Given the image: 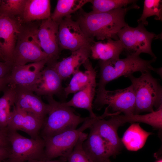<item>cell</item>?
I'll return each instance as SVG.
<instances>
[{
    "label": "cell",
    "mask_w": 162,
    "mask_h": 162,
    "mask_svg": "<svg viewBox=\"0 0 162 162\" xmlns=\"http://www.w3.org/2000/svg\"><path fill=\"white\" fill-rule=\"evenodd\" d=\"M40 23L38 21L22 22L13 52V66L48 61V56L40 48L37 37Z\"/></svg>",
    "instance_id": "277c9868"
},
{
    "label": "cell",
    "mask_w": 162,
    "mask_h": 162,
    "mask_svg": "<svg viewBox=\"0 0 162 162\" xmlns=\"http://www.w3.org/2000/svg\"><path fill=\"white\" fill-rule=\"evenodd\" d=\"M90 0H58L50 18L59 23L64 18L70 16L82 8Z\"/></svg>",
    "instance_id": "484cf974"
},
{
    "label": "cell",
    "mask_w": 162,
    "mask_h": 162,
    "mask_svg": "<svg viewBox=\"0 0 162 162\" xmlns=\"http://www.w3.org/2000/svg\"><path fill=\"white\" fill-rule=\"evenodd\" d=\"M111 117L114 125L118 128L126 123L137 122L145 123L160 130L162 128V105L156 110L144 115L118 114Z\"/></svg>",
    "instance_id": "7402d4cb"
},
{
    "label": "cell",
    "mask_w": 162,
    "mask_h": 162,
    "mask_svg": "<svg viewBox=\"0 0 162 162\" xmlns=\"http://www.w3.org/2000/svg\"><path fill=\"white\" fill-rule=\"evenodd\" d=\"M27 162H66V160L65 158L61 157L60 159L57 160H32Z\"/></svg>",
    "instance_id": "d590c367"
},
{
    "label": "cell",
    "mask_w": 162,
    "mask_h": 162,
    "mask_svg": "<svg viewBox=\"0 0 162 162\" xmlns=\"http://www.w3.org/2000/svg\"><path fill=\"white\" fill-rule=\"evenodd\" d=\"M34 114L16 107L11 111L6 131H22L31 138L37 139L41 137L39 134L44 122Z\"/></svg>",
    "instance_id": "4fadbf2b"
},
{
    "label": "cell",
    "mask_w": 162,
    "mask_h": 162,
    "mask_svg": "<svg viewBox=\"0 0 162 162\" xmlns=\"http://www.w3.org/2000/svg\"><path fill=\"white\" fill-rule=\"evenodd\" d=\"M105 162H112L111 161L110 159H108L106 160Z\"/></svg>",
    "instance_id": "f35d334b"
},
{
    "label": "cell",
    "mask_w": 162,
    "mask_h": 162,
    "mask_svg": "<svg viewBox=\"0 0 162 162\" xmlns=\"http://www.w3.org/2000/svg\"><path fill=\"white\" fill-rule=\"evenodd\" d=\"M2 0H0V7L1 5V2H2Z\"/></svg>",
    "instance_id": "ab89813d"
},
{
    "label": "cell",
    "mask_w": 162,
    "mask_h": 162,
    "mask_svg": "<svg viewBox=\"0 0 162 162\" xmlns=\"http://www.w3.org/2000/svg\"><path fill=\"white\" fill-rule=\"evenodd\" d=\"M88 134L83 132L71 152L65 158L66 162H94L83 150L82 145Z\"/></svg>",
    "instance_id": "4dcf8cb0"
},
{
    "label": "cell",
    "mask_w": 162,
    "mask_h": 162,
    "mask_svg": "<svg viewBox=\"0 0 162 162\" xmlns=\"http://www.w3.org/2000/svg\"><path fill=\"white\" fill-rule=\"evenodd\" d=\"M152 134L143 129L139 123H133L124 133L121 140L128 150L136 151L142 148Z\"/></svg>",
    "instance_id": "cb8c5ba5"
},
{
    "label": "cell",
    "mask_w": 162,
    "mask_h": 162,
    "mask_svg": "<svg viewBox=\"0 0 162 162\" xmlns=\"http://www.w3.org/2000/svg\"><path fill=\"white\" fill-rule=\"evenodd\" d=\"M26 0H2L0 15L11 18H20L22 15Z\"/></svg>",
    "instance_id": "83f0119b"
},
{
    "label": "cell",
    "mask_w": 162,
    "mask_h": 162,
    "mask_svg": "<svg viewBox=\"0 0 162 162\" xmlns=\"http://www.w3.org/2000/svg\"><path fill=\"white\" fill-rule=\"evenodd\" d=\"M96 71L92 69L88 83L83 89L74 94L69 101L62 102L65 106L86 110L89 112V117H96L92 109L93 102L96 92Z\"/></svg>",
    "instance_id": "ffe728a7"
},
{
    "label": "cell",
    "mask_w": 162,
    "mask_h": 162,
    "mask_svg": "<svg viewBox=\"0 0 162 162\" xmlns=\"http://www.w3.org/2000/svg\"><path fill=\"white\" fill-rule=\"evenodd\" d=\"M154 16L155 19L162 21V0H145L144 1L143 10L140 18L138 20V23L147 25L148 22L147 19L150 16Z\"/></svg>",
    "instance_id": "f546056e"
},
{
    "label": "cell",
    "mask_w": 162,
    "mask_h": 162,
    "mask_svg": "<svg viewBox=\"0 0 162 162\" xmlns=\"http://www.w3.org/2000/svg\"><path fill=\"white\" fill-rule=\"evenodd\" d=\"M12 67V65L9 63L0 61V78L8 76Z\"/></svg>",
    "instance_id": "1f68e13d"
},
{
    "label": "cell",
    "mask_w": 162,
    "mask_h": 162,
    "mask_svg": "<svg viewBox=\"0 0 162 162\" xmlns=\"http://www.w3.org/2000/svg\"><path fill=\"white\" fill-rule=\"evenodd\" d=\"M14 87L15 106L44 121L49 110V104L44 103L40 96L28 88L22 86Z\"/></svg>",
    "instance_id": "5bb4252c"
},
{
    "label": "cell",
    "mask_w": 162,
    "mask_h": 162,
    "mask_svg": "<svg viewBox=\"0 0 162 162\" xmlns=\"http://www.w3.org/2000/svg\"><path fill=\"white\" fill-rule=\"evenodd\" d=\"M115 113H110L107 107L104 113L92 125L99 135L110 145L114 156L117 155L122 148L123 145L117 132L118 128L110 118L106 120V117L114 115Z\"/></svg>",
    "instance_id": "d6986e66"
},
{
    "label": "cell",
    "mask_w": 162,
    "mask_h": 162,
    "mask_svg": "<svg viewBox=\"0 0 162 162\" xmlns=\"http://www.w3.org/2000/svg\"><path fill=\"white\" fill-rule=\"evenodd\" d=\"M59 23L49 18L42 20L37 32V37L42 50L47 55V65L56 62L60 52L58 39Z\"/></svg>",
    "instance_id": "8fae6325"
},
{
    "label": "cell",
    "mask_w": 162,
    "mask_h": 162,
    "mask_svg": "<svg viewBox=\"0 0 162 162\" xmlns=\"http://www.w3.org/2000/svg\"><path fill=\"white\" fill-rule=\"evenodd\" d=\"M159 35L148 31L143 24L138 23L136 27L128 24L118 32L117 36L123 46L124 50L129 55L140 56L142 53L155 57L152 49V43L154 39L159 38Z\"/></svg>",
    "instance_id": "9c48e42d"
},
{
    "label": "cell",
    "mask_w": 162,
    "mask_h": 162,
    "mask_svg": "<svg viewBox=\"0 0 162 162\" xmlns=\"http://www.w3.org/2000/svg\"><path fill=\"white\" fill-rule=\"evenodd\" d=\"M135 4L130 7L120 8L105 12L88 13L81 10L77 20L84 33L88 37L98 40L108 38L118 40L117 34L127 24L125 16L129 10L139 8Z\"/></svg>",
    "instance_id": "6da1fadb"
},
{
    "label": "cell",
    "mask_w": 162,
    "mask_h": 162,
    "mask_svg": "<svg viewBox=\"0 0 162 162\" xmlns=\"http://www.w3.org/2000/svg\"><path fill=\"white\" fill-rule=\"evenodd\" d=\"M96 97L93 104L95 108L100 110L105 105L116 112H122L124 115L134 114L135 97L133 86L131 84L123 89L106 90L97 89Z\"/></svg>",
    "instance_id": "ba28073f"
},
{
    "label": "cell",
    "mask_w": 162,
    "mask_h": 162,
    "mask_svg": "<svg viewBox=\"0 0 162 162\" xmlns=\"http://www.w3.org/2000/svg\"><path fill=\"white\" fill-rule=\"evenodd\" d=\"M8 76L0 78V91H3L8 86Z\"/></svg>",
    "instance_id": "e575fe53"
},
{
    "label": "cell",
    "mask_w": 162,
    "mask_h": 162,
    "mask_svg": "<svg viewBox=\"0 0 162 162\" xmlns=\"http://www.w3.org/2000/svg\"><path fill=\"white\" fill-rule=\"evenodd\" d=\"M10 144V156L7 162H27L45 160V142L41 137L28 138L16 131L6 132Z\"/></svg>",
    "instance_id": "8992f818"
},
{
    "label": "cell",
    "mask_w": 162,
    "mask_h": 162,
    "mask_svg": "<svg viewBox=\"0 0 162 162\" xmlns=\"http://www.w3.org/2000/svg\"><path fill=\"white\" fill-rule=\"evenodd\" d=\"M155 162H162V158H160L157 160Z\"/></svg>",
    "instance_id": "74e56055"
},
{
    "label": "cell",
    "mask_w": 162,
    "mask_h": 162,
    "mask_svg": "<svg viewBox=\"0 0 162 162\" xmlns=\"http://www.w3.org/2000/svg\"><path fill=\"white\" fill-rule=\"evenodd\" d=\"M134 0H91L92 11L94 12H109L114 9L127 7L130 4H135Z\"/></svg>",
    "instance_id": "f1b7e54d"
},
{
    "label": "cell",
    "mask_w": 162,
    "mask_h": 162,
    "mask_svg": "<svg viewBox=\"0 0 162 162\" xmlns=\"http://www.w3.org/2000/svg\"><path fill=\"white\" fill-rule=\"evenodd\" d=\"M58 39L60 49L76 50L85 46H90L94 38L88 37L78 22L71 15L64 18L59 23Z\"/></svg>",
    "instance_id": "30bf717a"
},
{
    "label": "cell",
    "mask_w": 162,
    "mask_h": 162,
    "mask_svg": "<svg viewBox=\"0 0 162 162\" xmlns=\"http://www.w3.org/2000/svg\"><path fill=\"white\" fill-rule=\"evenodd\" d=\"M0 147H10L7 134L0 129Z\"/></svg>",
    "instance_id": "d6a6232c"
},
{
    "label": "cell",
    "mask_w": 162,
    "mask_h": 162,
    "mask_svg": "<svg viewBox=\"0 0 162 162\" xmlns=\"http://www.w3.org/2000/svg\"><path fill=\"white\" fill-rule=\"evenodd\" d=\"M90 46H84L72 52L68 57L50 65L62 80H65L79 70L80 66L88 59L90 56Z\"/></svg>",
    "instance_id": "ac0fdd59"
},
{
    "label": "cell",
    "mask_w": 162,
    "mask_h": 162,
    "mask_svg": "<svg viewBox=\"0 0 162 162\" xmlns=\"http://www.w3.org/2000/svg\"><path fill=\"white\" fill-rule=\"evenodd\" d=\"M156 59V57L152 60H146L139 55H128L125 58L99 61L100 68L99 80L97 83L98 89L105 88L110 82L119 77L128 76L136 72L141 73L148 71H154L155 68L151 64Z\"/></svg>",
    "instance_id": "7a4b0ae2"
},
{
    "label": "cell",
    "mask_w": 162,
    "mask_h": 162,
    "mask_svg": "<svg viewBox=\"0 0 162 162\" xmlns=\"http://www.w3.org/2000/svg\"><path fill=\"white\" fill-rule=\"evenodd\" d=\"M3 92V95L0 98V129L6 133L13 109L11 108L15 105V87L8 86Z\"/></svg>",
    "instance_id": "4316f807"
},
{
    "label": "cell",
    "mask_w": 162,
    "mask_h": 162,
    "mask_svg": "<svg viewBox=\"0 0 162 162\" xmlns=\"http://www.w3.org/2000/svg\"><path fill=\"white\" fill-rule=\"evenodd\" d=\"M102 41H94L90 46V56L93 59L106 61L119 58L121 53L124 50L119 40L112 38Z\"/></svg>",
    "instance_id": "44dd1931"
},
{
    "label": "cell",
    "mask_w": 162,
    "mask_h": 162,
    "mask_svg": "<svg viewBox=\"0 0 162 162\" xmlns=\"http://www.w3.org/2000/svg\"><path fill=\"white\" fill-rule=\"evenodd\" d=\"M50 1L49 0H26L21 17L22 23L43 20L51 16Z\"/></svg>",
    "instance_id": "603a6c76"
},
{
    "label": "cell",
    "mask_w": 162,
    "mask_h": 162,
    "mask_svg": "<svg viewBox=\"0 0 162 162\" xmlns=\"http://www.w3.org/2000/svg\"><path fill=\"white\" fill-rule=\"evenodd\" d=\"M47 62V60H45L24 65L13 66L8 76V85L29 87L34 82Z\"/></svg>",
    "instance_id": "2e32d148"
},
{
    "label": "cell",
    "mask_w": 162,
    "mask_h": 162,
    "mask_svg": "<svg viewBox=\"0 0 162 162\" xmlns=\"http://www.w3.org/2000/svg\"><path fill=\"white\" fill-rule=\"evenodd\" d=\"M45 97L50 108L41 129V137L43 139L76 129L79 124L89 117L77 115L71 107L56 101L53 96Z\"/></svg>",
    "instance_id": "3957f363"
},
{
    "label": "cell",
    "mask_w": 162,
    "mask_h": 162,
    "mask_svg": "<svg viewBox=\"0 0 162 162\" xmlns=\"http://www.w3.org/2000/svg\"><path fill=\"white\" fill-rule=\"evenodd\" d=\"M133 86L135 97L134 114L152 112L162 105V88L158 80L151 71L141 73L138 77L130 75L127 77Z\"/></svg>",
    "instance_id": "5b68a950"
},
{
    "label": "cell",
    "mask_w": 162,
    "mask_h": 162,
    "mask_svg": "<svg viewBox=\"0 0 162 162\" xmlns=\"http://www.w3.org/2000/svg\"><path fill=\"white\" fill-rule=\"evenodd\" d=\"M89 133L82 146L86 153L94 162H105L114 156L108 142L98 134L92 125Z\"/></svg>",
    "instance_id": "e0dca14e"
},
{
    "label": "cell",
    "mask_w": 162,
    "mask_h": 162,
    "mask_svg": "<svg viewBox=\"0 0 162 162\" xmlns=\"http://www.w3.org/2000/svg\"><path fill=\"white\" fill-rule=\"evenodd\" d=\"M10 153V147H0V162L8 159Z\"/></svg>",
    "instance_id": "836d02e7"
},
{
    "label": "cell",
    "mask_w": 162,
    "mask_h": 162,
    "mask_svg": "<svg viewBox=\"0 0 162 162\" xmlns=\"http://www.w3.org/2000/svg\"><path fill=\"white\" fill-rule=\"evenodd\" d=\"M62 81L53 67L47 65L40 72L33 84L27 88L40 96H53L59 94L63 90Z\"/></svg>",
    "instance_id": "9a60e30c"
},
{
    "label": "cell",
    "mask_w": 162,
    "mask_h": 162,
    "mask_svg": "<svg viewBox=\"0 0 162 162\" xmlns=\"http://www.w3.org/2000/svg\"><path fill=\"white\" fill-rule=\"evenodd\" d=\"M22 23L20 18L0 15V49L4 62L12 65L13 52Z\"/></svg>",
    "instance_id": "7c38bea8"
},
{
    "label": "cell",
    "mask_w": 162,
    "mask_h": 162,
    "mask_svg": "<svg viewBox=\"0 0 162 162\" xmlns=\"http://www.w3.org/2000/svg\"><path fill=\"white\" fill-rule=\"evenodd\" d=\"M86 69L85 72L79 70L73 74L69 83L63 90L64 94L67 97L69 94L80 91L88 84L93 67L89 59L83 64Z\"/></svg>",
    "instance_id": "d4e9b609"
},
{
    "label": "cell",
    "mask_w": 162,
    "mask_h": 162,
    "mask_svg": "<svg viewBox=\"0 0 162 162\" xmlns=\"http://www.w3.org/2000/svg\"><path fill=\"white\" fill-rule=\"evenodd\" d=\"M99 117L100 116L94 118L89 117L77 129L67 130L44 138L45 160H52L58 157L66 158L72 151L83 131L89 128Z\"/></svg>",
    "instance_id": "52a82bcc"
},
{
    "label": "cell",
    "mask_w": 162,
    "mask_h": 162,
    "mask_svg": "<svg viewBox=\"0 0 162 162\" xmlns=\"http://www.w3.org/2000/svg\"><path fill=\"white\" fill-rule=\"evenodd\" d=\"M0 61H1L4 62L3 56L2 53L0 49Z\"/></svg>",
    "instance_id": "8d00e7d4"
}]
</instances>
